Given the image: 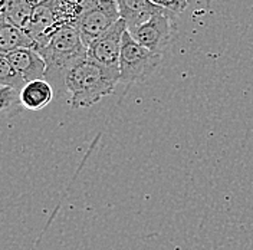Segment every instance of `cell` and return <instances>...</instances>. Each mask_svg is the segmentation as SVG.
Returning a JSON list of instances; mask_svg holds the SVG:
<instances>
[{
    "label": "cell",
    "mask_w": 253,
    "mask_h": 250,
    "mask_svg": "<svg viewBox=\"0 0 253 250\" xmlns=\"http://www.w3.org/2000/svg\"><path fill=\"white\" fill-rule=\"evenodd\" d=\"M4 56L26 82L45 78L46 75V62L36 47H19Z\"/></svg>",
    "instance_id": "52a82bcc"
},
{
    "label": "cell",
    "mask_w": 253,
    "mask_h": 250,
    "mask_svg": "<svg viewBox=\"0 0 253 250\" xmlns=\"http://www.w3.org/2000/svg\"><path fill=\"white\" fill-rule=\"evenodd\" d=\"M120 7L121 19L126 23V31H135L142 23L161 10L163 7L151 0H115Z\"/></svg>",
    "instance_id": "ba28073f"
},
{
    "label": "cell",
    "mask_w": 253,
    "mask_h": 250,
    "mask_svg": "<svg viewBox=\"0 0 253 250\" xmlns=\"http://www.w3.org/2000/svg\"><path fill=\"white\" fill-rule=\"evenodd\" d=\"M126 31V23L120 19L112 28L98 36L88 46V58L102 68L120 75V58Z\"/></svg>",
    "instance_id": "8992f818"
},
{
    "label": "cell",
    "mask_w": 253,
    "mask_h": 250,
    "mask_svg": "<svg viewBox=\"0 0 253 250\" xmlns=\"http://www.w3.org/2000/svg\"><path fill=\"white\" fill-rule=\"evenodd\" d=\"M19 47H36L35 41L23 28L1 16L0 22V55H7Z\"/></svg>",
    "instance_id": "30bf717a"
},
{
    "label": "cell",
    "mask_w": 253,
    "mask_h": 250,
    "mask_svg": "<svg viewBox=\"0 0 253 250\" xmlns=\"http://www.w3.org/2000/svg\"><path fill=\"white\" fill-rule=\"evenodd\" d=\"M161 63V55L137 42L128 31L123 38L120 58V82L126 88L148 78Z\"/></svg>",
    "instance_id": "3957f363"
},
{
    "label": "cell",
    "mask_w": 253,
    "mask_h": 250,
    "mask_svg": "<svg viewBox=\"0 0 253 250\" xmlns=\"http://www.w3.org/2000/svg\"><path fill=\"white\" fill-rule=\"evenodd\" d=\"M35 0H0L1 16L20 28H25L32 12Z\"/></svg>",
    "instance_id": "8fae6325"
},
{
    "label": "cell",
    "mask_w": 253,
    "mask_h": 250,
    "mask_svg": "<svg viewBox=\"0 0 253 250\" xmlns=\"http://www.w3.org/2000/svg\"><path fill=\"white\" fill-rule=\"evenodd\" d=\"M177 16L178 15L163 7L151 19H148L145 23H142L141 26L129 33L142 46L163 55V52L174 41L177 32Z\"/></svg>",
    "instance_id": "277c9868"
},
{
    "label": "cell",
    "mask_w": 253,
    "mask_h": 250,
    "mask_svg": "<svg viewBox=\"0 0 253 250\" xmlns=\"http://www.w3.org/2000/svg\"><path fill=\"white\" fill-rule=\"evenodd\" d=\"M20 98L25 110L41 111L50 104L53 99V88L46 78L35 79L28 82L22 91Z\"/></svg>",
    "instance_id": "9c48e42d"
},
{
    "label": "cell",
    "mask_w": 253,
    "mask_h": 250,
    "mask_svg": "<svg viewBox=\"0 0 253 250\" xmlns=\"http://www.w3.org/2000/svg\"><path fill=\"white\" fill-rule=\"evenodd\" d=\"M0 110L6 118H12L25 110L20 98V91L12 86L0 85Z\"/></svg>",
    "instance_id": "7c38bea8"
},
{
    "label": "cell",
    "mask_w": 253,
    "mask_h": 250,
    "mask_svg": "<svg viewBox=\"0 0 253 250\" xmlns=\"http://www.w3.org/2000/svg\"><path fill=\"white\" fill-rule=\"evenodd\" d=\"M151 1H154L156 4L173 12L175 15H180L187 7V0H151Z\"/></svg>",
    "instance_id": "5bb4252c"
},
{
    "label": "cell",
    "mask_w": 253,
    "mask_h": 250,
    "mask_svg": "<svg viewBox=\"0 0 253 250\" xmlns=\"http://www.w3.org/2000/svg\"><path fill=\"white\" fill-rule=\"evenodd\" d=\"M38 52L46 62L45 78L52 83L63 85L66 71L82 58L88 56V47L85 46L77 22L61 23L36 43Z\"/></svg>",
    "instance_id": "7a4b0ae2"
},
{
    "label": "cell",
    "mask_w": 253,
    "mask_h": 250,
    "mask_svg": "<svg viewBox=\"0 0 253 250\" xmlns=\"http://www.w3.org/2000/svg\"><path fill=\"white\" fill-rule=\"evenodd\" d=\"M206 1H207V3H211V1H213V0H206Z\"/></svg>",
    "instance_id": "9a60e30c"
},
{
    "label": "cell",
    "mask_w": 253,
    "mask_h": 250,
    "mask_svg": "<svg viewBox=\"0 0 253 250\" xmlns=\"http://www.w3.org/2000/svg\"><path fill=\"white\" fill-rule=\"evenodd\" d=\"M26 83L28 82L10 65V62L7 61V58L4 55H1L0 56V85L12 86V88H16V89L22 91V88Z\"/></svg>",
    "instance_id": "4fadbf2b"
},
{
    "label": "cell",
    "mask_w": 253,
    "mask_h": 250,
    "mask_svg": "<svg viewBox=\"0 0 253 250\" xmlns=\"http://www.w3.org/2000/svg\"><path fill=\"white\" fill-rule=\"evenodd\" d=\"M120 83V75L102 68L88 56L74 63L63 77V88L69 94V105L89 108L108 96Z\"/></svg>",
    "instance_id": "6da1fadb"
},
{
    "label": "cell",
    "mask_w": 253,
    "mask_h": 250,
    "mask_svg": "<svg viewBox=\"0 0 253 250\" xmlns=\"http://www.w3.org/2000/svg\"><path fill=\"white\" fill-rule=\"evenodd\" d=\"M121 19L115 0H95L77 20L81 38L88 47L98 36L112 28Z\"/></svg>",
    "instance_id": "5b68a950"
}]
</instances>
